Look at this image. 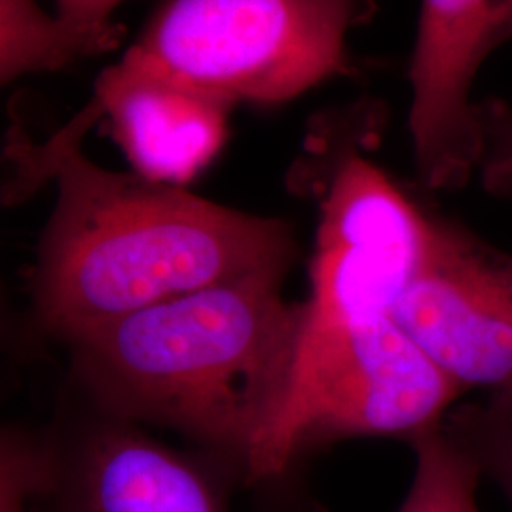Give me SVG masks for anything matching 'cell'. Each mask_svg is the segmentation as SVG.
<instances>
[{"mask_svg": "<svg viewBox=\"0 0 512 512\" xmlns=\"http://www.w3.org/2000/svg\"><path fill=\"white\" fill-rule=\"evenodd\" d=\"M10 198L54 179L31 296L59 340L181 294L256 274H287L296 241L285 220L209 202L184 186L92 162L80 143L19 137Z\"/></svg>", "mask_w": 512, "mask_h": 512, "instance_id": "obj_1", "label": "cell"}, {"mask_svg": "<svg viewBox=\"0 0 512 512\" xmlns=\"http://www.w3.org/2000/svg\"><path fill=\"white\" fill-rule=\"evenodd\" d=\"M285 274L181 294L65 340L101 416L169 427L247 482L293 385L302 304Z\"/></svg>", "mask_w": 512, "mask_h": 512, "instance_id": "obj_2", "label": "cell"}, {"mask_svg": "<svg viewBox=\"0 0 512 512\" xmlns=\"http://www.w3.org/2000/svg\"><path fill=\"white\" fill-rule=\"evenodd\" d=\"M378 8L380 0H165L118 65L232 107L279 105L361 74L349 37Z\"/></svg>", "mask_w": 512, "mask_h": 512, "instance_id": "obj_3", "label": "cell"}, {"mask_svg": "<svg viewBox=\"0 0 512 512\" xmlns=\"http://www.w3.org/2000/svg\"><path fill=\"white\" fill-rule=\"evenodd\" d=\"M461 393L393 315L302 323L289 399L247 484L281 476L294 459L340 440L410 442L442 425Z\"/></svg>", "mask_w": 512, "mask_h": 512, "instance_id": "obj_4", "label": "cell"}, {"mask_svg": "<svg viewBox=\"0 0 512 512\" xmlns=\"http://www.w3.org/2000/svg\"><path fill=\"white\" fill-rule=\"evenodd\" d=\"M393 319L448 380L512 389V255L437 215Z\"/></svg>", "mask_w": 512, "mask_h": 512, "instance_id": "obj_5", "label": "cell"}, {"mask_svg": "<svg viewBox=\"0 0 512 512\" xmlns=\"http://www.w3.org/2000/svg\"><path fill=\"white\" fill-rule=\"evenodd\" d=\"M512 40V0H421L408 80V131L418 179L456 190L478 173L482 135L473 82Z\"/></svg>", "mask_w": 512, "mask_h": 512, "instance_id": "obj_6", "label": "cell"}, {"mask_svg": "<svg viewBox=\"0 0 512 512\" xmlns=\"http://www.w3.org/2000/svg\"><path fill=\"white\" fill-rule=\"evenodd\" d=\"M232 475L103 416L73 439L50 442L35 512H230Z\"/></svg>", "mask_w": 512, "mask_h": 512, "instance_id": "obj_7", "label": "cell"}, {"mask_svg": "<svg viewBox=\"0 0 512 512\" xmlns=\"http://www.w3.org/2000/svg\"><path fill=\"white\" fill-rule=\"evenodd\" d=\"M232 109L215 97L116 63L99 74L92 101L54 137L82 143L93 124L105 122L133 173L184 186L219 154Z\"/></svg>", "mask_w": 512, "mask_h": 512, "instance_id": "obj_8", "label": "cell"}, {"mask_svg": "<svg viewBox=\"0 0 512 512\" xmlns=\"http://www.w3.org/2000/svg\"><path fill=\"white\" fill-rule=\"evenodd\" d=\"M408 444L414 450L416 465L408 494L397 512H480L476 490L482 476L442 425Z\"/></svg>", "mask_w": 512, "mask_h": 512, "instance_id": "obj_9", "label": "cell"}, {"mask_svg": "<svg viewBox=\"0 0 512 512\" xmlns=\"http://www.w3.org/2000/svg\"><path fill=\"white\" fill-rule=\"evenodd\" d=\"M73 61L78 59L54 14L44 12L37 0H0L2 84L57 71Z\"/></svg>", "mask_w": 512, "mask_h": 512, "instance_id": "obj_10", "label": "cell"}, {"mask_svg": "<svg viewBox=\"0 0 512 512\" xmlns=\"http://www.w3.org/2000/svg\"><path fill=\"white\" fill-rule=\"evenodd\" d=\"M442 429L512 507V389L452 408Z\"/></svg>", "mask_w": 512, "mask_h": 512, "instance_id": "obj_11", "label": "cell"}, {"mask_svg": "<svg viewBox=\"0 0 512 512\" xmlns=\"http://www.w3.org/2000/svg\"><path fill=\"white\" fill-rule=\"evenodd\" d=\"M50 442L4 429L0 442V512H35V499L44 486Z\"/></svg>", "mask_w": 512, "mask_h": 512, "instance_id": "obj_12", "label": "cell"}, {"mask_svg": "<svg viewBox=\"0 0 512 512\" xmlns=\"http://www.w3.org/2000/svg\"><path fill=\"white\" fill-rule=\"evenodd\" d=\"M54 16L69 40L76 59L105 54L118 46L124 35L112 14L126 0H54Z\"/></svg>", "mask_w": 512, "mask_h": 512, "instance_id": "obj_13", "label": "cell"}, {"mask_svg": "<svg viewBox=\"0 0 512 512\" xmlns=\"http://www.w3.org/2000/svg\"><path fill=\"white\" fill-rule=\"evenodd\" d=\"M478 118L482 135L478 175L492 194L512 200V109L488 101L478 105Z\"/></svg>", "mask_w": 512, "mask_h": 512, "instance_id": "obj_14", "label": "cell"}]
</instances>
